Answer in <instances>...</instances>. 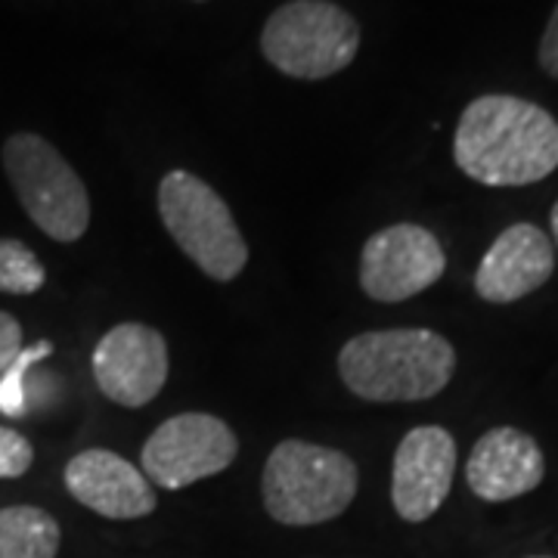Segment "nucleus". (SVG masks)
Instances as JSON below:
<instances>
[{
    "label": "nucleus",
    "mask_w": 558,
    "mask_h": 558,
    "mask_svg": "<svg viewBox=\"0 0 558 558\" xmlns=\"http://www.w3.org/2000/svg\"><path fill=\"white\" fill-rule=\"evenodd\" d=\"M453 161L484 186L537 183L558 168V121L521 97H478L459 116Z\"/></svg>",
    "instance_id": "nucleus-1"
},
{
    "label": "nucleus",
    "mask_w": 558,
    "mask_h": 558,
    "mask_svg": "<svg viewBox=\"0 0 558 558\" xmlns=\"http://www.w3.org/2000/svg\"><path fill=\"white\" fill-rule=\"evenodd\" d=\"M457 373L453 344L432 329L360 332L339 351L344 388L369 403H413L440 395Z\"/></svg>",
    "instance_id": "nucleus-2"
},
{
    "label": "nucleus",
    "mask_w": 558,
    "mask_h": 558,
    "mask_svg": "<svg viewBox=\"0 0 558 558\" xmlns=\"http://www.w3.org/2000/svg\"><path fill=\"white\" fill-rule=\"evenodd\" d=\"M354 459L311 440H282L267 457L260 497L267 515L286 527H311L339 519L357 497Z\"/></svg>",
    "instance_id": "nucleus-3"
},
{
    "label": "nucleus",
    "mask_w": 558,
    "mask_h": 558,
    "mask_svg": "<svg viewBox=\"0 0 558 558\" xmlns=\"http://www.w3.org/2000/svg\"><path fill=\"white\" fill-rule=\"evenodd\" d=\"M3 174L28 220L53 242H78L90 227V196L60 149L32 131L7 137Z\"/></svg>",
    "instance_id": "nucleus-4"
},
{
    "label": "nucleus",
    "mask_w": 558,
    "mask_h": 558,
    "mask_svg": "<svg viewBox=\"0 0 558 558\" xmlns=\"http://www.w3.org/2000/svg\"><path fill=\"white\" fill-rule=\"evenodd\" d=\"M260 53L289 78H332L360 53V25L332 0H289L264 25Z\"/></svg>",
    "instance_id": "nucleus-5"
},
{
    "label": "nucleus",
    "mask_w": 558,
    "mask_h": 558,
    "mask_svg": "<svg viewBox=\"0 0 558 558\" xmlns=\"http://www.w3.org/2000/svg\"><path fill=\"white\" fill-rule=\"evenodd\" d=\"M159 215L178 248L205 277L230 282L248 264V242L242 240L230 205L218 190L190 171H171L159 183Z\"/></svg>",
    "instance_id": "nucleus-6"
},
{
    "label": "nucleus",
    "mask_w": 558,
    "mask_h": 558,
    "mask_svg": "<svg viewBox=\"0 0 558 558\" xmlns=\"http://www.w3.org/2000/svg\"><path fill=\"white\" fill-rule=\"evenodd\" d=\"M240 453V440L223 418L211 413H180L161 422L143 444V475L165 490H183L220 475Z\"/></svg>",
    "instance_id": "nucleus-7"
},
{
    "label": "nucleus",
    "mask_w": 558,
    "mask_h": 558,
    "mask_svg": "<svg viewBox=\"0 0 558 558\" xmlns=\"http://www.w3.org/2000/svg\"><path fill=\"white\" fill-rule=\"evenodd\" d=\"M447 270L440 240L418 223H395L373 233L360 252V289L373 301L398 304L432 289Z\"/></svg>",
    "instance_id": "nucleus-8"
},
{
    "label": "nucleus",
    "mask_w": 558,
    "mask_h": 558,
    "mask_svg": "<svg viewBox=\"0 0 558 558\" xmlns=\"http://www.w3.org/2000/svg\"><path fill=\"white\" fill-rule=\"evenodd\" d=\"M90 366L102 398L137 410L159 398L168 381V341L146 323H119L94 348Z\"/></svg>",
    "instance_id": "nucleus-9"
},
{
    "label": "nucleus",
    "mask_w": 558,
    "mask_h": 558,
    "mask_svg": "<svg viewBox=\"0 0 558 558\" xmlns=\"http://www.w3.org/2000/svg\"><path fill=\"white\" fill-rule=\"evenodd\" d=\"M457 475V440L440 425H418L407 432L395 453L391 502L400 519L428 521L450 494Z\"/></svg>",
    "instance_id": "nucleus-10"
},
{
    "label": "nucleus",
    "mask_w": 558,
    "mask_h": 558,
    "mask_svg": "<svg viewBox=\"0 0 558 558\" xmlns=\"http://www.w3.org/2000/svg\"><path fill=\"white\" fill-rule=\"evenodd\" d=\"M62 481L81 506H87L102 519H146L159 506L153 484L137 465L102 447L81 450L78 457L69 459Z\"/></svg>",
    "instance_id": "nucleus-11"
},
{
    "label": "nucleus",
    "mask_w": 558,
    "mask_h": 558,
    "mask_svg": "<svg viewBox=\"0 0 558 558\" xmlns=\"http://www.w3.org/2000/svg\"><path fill=\"white\" fill-rule=\"evenodd\" d=\"M553 270V240L534 223H512L484 252L475 274V292L490 304H512L546 286Z\"/></svg>",
    "instance_id": "nucleus-12"
},
{
    "label": "nucleus",
    "mask_w": 558,
    "mask_h": 558,
    "mask_svg": "<svg viewBox=\"0 0 558 558\" xmlns=\"http://www.w3.org/2000/svg\"><path fill=\"white\" fill-rule=\"evenodd\" d=\"M546 475V459L539 444L527 432L512 425L490 428L475 444L465 462V481L484 502H506L537 490Z\"/></svg>",
    "instance_id": "nucleus-13"
},
{
    "label": "nucleus",
    "mask_w": 558,
    "mask_h": 558,
    "mask_svg": "<svg viewBox=\"0 0 558 558\" xmlns=\"http://www.w3.org/2000/svg\"><path fill=\"white\" fill-rule=\"evenodd\" d=\"M60 521L38 506L0 509V558H57Z\"/></svg>",
    "instance_id": "nucleus-14"
},
{
    "label": "nucleus",
    "mask_w": 558,
    "mask_h": 558,
    "mask_svg": "<svg viewBox=\"0 0 558 558\" xmlns=\"http://www.w3.org/2000/svg\"><path fill=\"white\" fill-rule=\"evenodd\" d=\"M47 282V270L38 255L22 240L0 236V292L3 295H35Z\"/></svg>",
    "instance_id": "nucleus-15"
},
{
    "label": "nucleus",
    "mask_w": 558,
    "mask_h": 558,
    "mask_svg": "<svg viewBox=\"0 0 558 558\" xmlns=\"http://www.w3.org/2000/svg\"><path fill=\"white\" fill-rule=\"evenodd\" d=\"M53 354V341H38L32 348H22L20 357L13 360L3 373H0V413L10 418H22L28 410V391H25V376L32 373V366H38L40 360Z\"/></svg>",
    "instance_id": "nucleus-16"
},
{
    "label": "nucleus",
    "mask_w": 558,
    "mask_h": 558,
    "mask_svg": "<svg viewBox=\"0 0 558 558\" xmlns=\"http://www.w3.org/2000/svg\"><path fill=\"white\" fill-rule=\"evenodd\" d=\"M35 462V447L16 428L0 425V478H22Z\"/></svg>",
    "instance_id": "nucleus-17"
},
{
    "label": "nucleus",
    "mask_w": 558,
    "mask_h": 558,
    "mask_svg": "<svg viewBox=\"0 0 558 558\" xmlns=\"http://www.w3.org/2000/svg\"><path fill=\"white\" fill-rule=\"evenodd\" d=\"M22 351V326L20 319L7 311H0V373L20 357Z\"/></svg>",
    "instance_id": "nucleus-18"
},
{
    "label": "nucleus",
    "mask_w": 558,
    "mask_h": 558,
    "mask_svg": "<svg viewBox=\"0 0 558 558\" xmlns=\"http://www.w3.org/2000/svg\"><path fill=\"white\" fill-rule=\"evenodd\" d=\"M539 65H543V72L546 75H553L558 78V3L556 10H553V16H549V25H546V32H543V38H539Z\"/></svg>",
    "instance_id": "nucleus-19"
},
{
    "label": "nucleus",
    "mask_w": 558,
    "mask_h": 558,
    "mask_svg": "<svg viewBox=\"0 0 558 558\" xmlns=\"http://www.w3.org/2000/svg\"><path fill=\"white\" fill-rule=\"evenodd\" d=\"M553 240H556V248H558V202L556 205H553Z\"/></svg>",
    "instance_id": "nucleus-20"
},
{
    "label": "nucleus",
    "mask_w": 558,
    "mask_h": 558,
    "mask_svg": "<svg viewBox=\"0 0 558 558\" xmlns=\"http://www.w3.org/2000/svg\"><path fill=\"white\" fill-rule=\"evenodd\" d=\"M534 558H546V556H534Z\"/></svg>",
    "instance_id": "nucleus-21"
}]
</instances>
